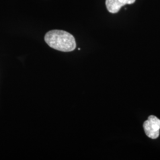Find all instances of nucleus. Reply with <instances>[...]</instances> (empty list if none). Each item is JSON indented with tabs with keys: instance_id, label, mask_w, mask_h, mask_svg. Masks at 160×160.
I'll use <instances>...</instances> for the list:
<instances>
[{
	"instance_id": "f257e3e1",
	"label": "nucleus",
	"mask_w": 160,
	"mask_h": 160,
	"mask_svg": "<svg viewBox=\"0 0 160 160\" xmlns=\"http://www.w3.org/2000/svg\"><path fill=\"white\" fill-rule=\"evenodd\" d=\"M45 41L52 48L59 51L71 52L76 48L74 37L68 32L61 30H52L45 36Z\"/></svg>"
},
{
	"instance_id": "f03ea898",
	"label": "nucleus",
	"mask_w": 160,
	"mask_h": 160,
	"mask_svg": "<svg viewBox=\"0 0 160 160\" xmlns=\"http://www.w3.org/2000/svg\"><path fill=\"white\" fill-rule=\"evenodd\" d=\"M136 0H106V6L108 10L111 13H117L120 8L127 4H132Z\"/></svg>"
},
{
	"instance_id": "7ed1b4c3",
	"label": "nucleus",
	"mask_w": 160,
	"mask_h": 160,
	"mask_svg": "<svg viewBox=\"0 0 160 160\" xmlns=\"http://www.w3.org/2000/svg\"><path fill=\"white\" fill-rule=\"evenodd\" d=\"M143 129L145 132V134L147 137L151 138V139H157L160 135V130H157L155 129L153 126H152L149 122L148 120H147L143 125Z\"/></svg>"
},
{
	"instance_id": "20e7f679",
	"label": "nucleus",
	"mask_w": 160,
	"mask_h": 160,
	"mask_svg": "<svg viewBox=\"0 0 160 160\" xmlns=\"http://www.w3.org/2000/svg\"><path fill=\"white\" fill-rule=\"evenodd\" d=\"M148 120L150 122L151 125L157 130H160V120L156 116L151 115L149 116Z\"/></svg>"
}]
</instances>
